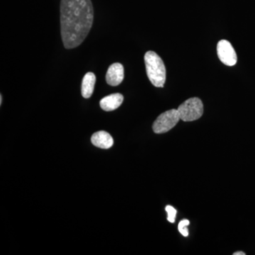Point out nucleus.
<instances>
[{
  "label": "nucleus",
  "instance_id": "f257e3e1",
  "mask_svg": "<svg viewBox=\"0 0 255 255\" xmlns=\"http://www.w3.org/2000/svg\"><path fill=\"white\" fill-rule=\"evenodd\" d=\"M94 21L91 0H61L60 28L66 49L77 48L86 38Z\"/></svg>",
  "mask_w": 255,
  "mask_h": 255
},
{
  "label": "nucleus",
  "instance_id": "f03ea898",
  "mask_svg": "<svg viewBox=\"0 0 255 255\" xmlns=\"http://www.w3.org/2000/svg\"><path fill=\"white\" fill-rule=\"evenodd\" d=\"M146 73L155 87H163L166 81V68L163 60L155 52L147 51L144 57Z\"/></svg>",
  "mask_w": 255,
  "mask_h": 255
},
{
  "label": "nucleus",
  "instance_id": "7ed1b4c3",
  "mask_svg": "<svg viewBox=\"0 0 255 255\" xmlns=\"http://www.w3.org/2000/svg\"><path fill=\"white\" fill-rule=\"evenodd\" d=\"M177 111L183 122H194L202 117L204 105L200 99L192 97L179 105Z\"/></svg>",
  "mask_w": 255,
  "mask_h": 255
},
{
  "label": "nucleus",
  "instance_id": "20e7f679",
  "mask_svg": "<svg viewBox=\"0 0 255 255\" xmlns=\"http://www.w3.org/2000/svg\"><path fill=\"white\" fill-rule=\"evenodd\" d=\"M179 120L180 117L177 110H168L157 117L152 125V129L155 133H164L173 128Z\"/></svg>",
  "mask_w": 255,
  "mask_h": 255
},
{
  "label": "nucleus",
  "instance_id": "39448f33",
  "mask_svg": "<svg viewBox=\"0 0 255 255\" xmlns=\"http://www.w3.org/2000/svg\"><path fill=\"white\" fill-rule=\"evenodd\" d=\"M217 54L220 60L228 66H233L238 61L236 50L227 40H221L217 44Z\"/></svg>",
  "mask_w": 255,
  "mask_h": 255
},
{
  "label": "nucleus",
  "instance_id": "423d86ee",
  "mask_svg": "<svg viewBox=\"0 0 255 255\" xmlns=\"http://www.w3.org/2000/svg\"><path fill=\"white\" fill-rule=\"evenodd\" d=\"M124 68L122 64L115 63L111 65L106 75V81L111 86H118L123 81Z\"/></svg>",
  "mask_w": 255,
  "mask_h": 255
},
{
  "label": "nucleus",
  "instance_id": "0eeeda50",
  "mask_svg": "<svg viewBox=\"0 0 255 255\" xmlns=\"http://www.w3.org/2000/svg\"><path fill=\"white\" fill-rule=\"evenodd\" d=\"M124 102V96L122 94H112L104 97L100 101V107L105 112H112L118 109Z\"/></svg>",
  "mask_w": 255,
  "mask_h": 255
},
{
  "label": "nucleus",
  "instance_id": "6e6552de",
  "mask_svg": "<svg viewBox=\"0 0 255 255\" xmlns=\"http://www.w3.org/2000/svg\"><path fill=\"white\" fill-rule=\"evenodd\" d=\"M91 141L96 147L102 149L110 148L114 144L113 137L104 130L95 132L91 137Z\"/></svg>",
  "mask_w": 255,
  "mask_h": 255
},
{
  "label": "nucleus",
  "instance_id": "1a4fd4ad",
  "mask_svg": "<svg viewBox=\"0 0 255 255\" xmlns=\"http://www.w3.org/2000/svg\"><path fill=\"white\" fill-rule=\"evenodd\" d=\"M96 76L93 73L85 74L82 79L81 92L84 98L89 99L91 97L95 90Z\"/></svg>",
  "mask_w": 255,
  "mask_h": 255
},
{
  "label": "nucleus",
  "instance_id": "9d476101",
  "mask_svg": "<svg viewBox=\"0 0 255 255\" xmlns=\"http://www.w3.org/2000/svg\"><path fill=\"white\" fill-rule=\"evenodd\" d=\"M190 224V222L188 220H182L178 226L179 233L184 237H187L189 236V230H188V226Z\"/></svg>",
  "mask_w": 255,
  "mask_h": 255
},
{
  "label": "nucleus",
  "instance_id": "9b49d317",
  "mask_svg": "<svg viewBox=\"0 0 255 255\" xmlns=\"http://www.w3.org/2000/svg\"><path fill=\"white\" fill-rule=\"evenodd\" d=\"M166 211H167V221L169 223H173L175 222L176 216H177V210L174 209L173 206H167L165 208Z\"/></svg>",
  "mask_w": 255,
  "mask_h": 255
},
{
  "label": "nucleus",
  "instance_id": "f8f14e48",
  "mask_svg": "<svg viewBox=\"0 0 255 255\" xmlns=\"http://www.w3.org/2000/svg\"><path fill=\"white\" fill-rule=\"evenodd\" d=\"M233 255H246V253L243 252H237V253H233Z\"/></svg>",
  "mask_w": 255,
  "mask_h": 255
},
{
  "label": "nucleus",
  "instance_id": "ddd939ff",
  "mask_svg": "<svg viewBox=\"0 0 255 255\" xmlns=\"http://www.w3.org/2000/svg\"><path fill=\"white\" fill-rule=\"evenodd\" d=\"M1 104H2V96H0V105H1Z\"/></svg>",
  "mask_w": 255,
  "mask_h": 255
}]
</instances>
